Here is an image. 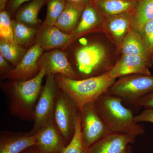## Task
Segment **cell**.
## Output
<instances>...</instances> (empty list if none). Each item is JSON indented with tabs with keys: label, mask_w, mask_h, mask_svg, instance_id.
I'll return each instance as SVG.
<instances>
[{
	"label": "cell",
	"mask_w": 153,
	"mask_h": 153,
	"mask_svg": "<svg viewBox=\"0 0 153 153\" xmlns=\"http://www.w3.org/2000/svg\"><path fill=\"white\" fill-rule=\"evenodd\" d=\"M142 39L148 59L153 64V20L146 24L141 34Z\"/></svg>",
	"instance_id": "4316f807"
},
{
	"label": "cell",
	"mask_w": 153,
	"mask_h": 153,
	"mask_svg": "<svg viewBox=\"0 0 153 153\" xmlns=\"http://www.w3.org/2000/svg\"><path fill=\"white\" fill-rule=\"evenodd\" d=\"M106 56V49L100 43H90L78 48L75 57L79 73L87 77L93 76L102 68Z\"/></svg>",
	"instance_id": "ba28073f"
},
{
	"label": "cell",
	"mask_w": 153,
	"mask_h": 153,
	"mask_svg": "<svg viewBox=\"0 0 153 153\" xmlns=\"http://www.w3.org/2000/svg\"><path fill=\"white\" fill-rule=\"evenodd\" d=\"M136 137L111 132L91 146L85 153H125L128 145L134 143Z\"/></svg>",
	"instance_id": "4fadbf2b"
},
{
	"label": "cell",
	"mask_w": 153,
	"mask_h": 153,
	"mask_svg": "<svg viewBox=\"0 0 153 153\" xmlns=\"http://www.w3.org/2000/svg\"><path fill=\"white\" fill-rule=\"evenodd\" d=\"M152 65L149 61L140 56L122 55L114 66L108 71L113 79L132 74L152 75L150 68Z\"/></svg>",
	"instance_id": "7c38bea8"
},
{
	"label": "cell",
	"mask_w": 153,
	"mask_h": 153,
	"mask_svg": "<svg viewBox=\"0 0 153 153\" xmlns=\"http://www.w3.org/2000/svg\"><path fill=\"white\" fill-rule=\"evenodd\" d=\"M153 90V75L132 74L119 77L108 92L125 101L137 105L142 98Z\"/></svg>",
	"instance_id": "277c9868"
},
{
	"label": "cell",
	"mask_w": 153,
	"mask_h": 153,
	"mask_svg": "<svg viewBox=\"0 0 153 153\" xmlns=\"http://www.w3.org/2000/svg\"><path fill=\"white\" fill-rule=\"evenodd\" d=\"M153 20V0H137L132 16L131 29L141 34L148 22Z\"/></svg>",
	"instance_id": "ffe728a7"
},
{
	"label": "cell",
	"mask_w": 153,
	"mask_h": 153,
	"mask_svg": "<svg viewBox=\"0 0 153 153\" xmlns=\"http://www.w3.org/2000/svg\"><path fill=\"white\" fill-rule=\"evenodd\" d=\"M9 0H0V11L6 8Z\"/></svg>",
	"instance_id": "836d02e7"
},
{
	"label": "cell",
	"mask_w": 153,
	"mask_h": 153,
	"mask_svg": "<svg viewBox=\"0 0 153 153\" xmlns=\"http://www.w3.org/2000/svg\"><path fill=\"white\" fill-rule=\"evenodd\" d=\"M85 151L82 144L81 137L80 113L76 120L74 136L61 153H85Z\"/></svg>",
	"instance_id": "484cf974"
},
{
	"label": "cell",
	"mask_w": 153,
	"mask_h": 153,
	"mask_svg": "<svg viewBox=\"0 0 153 153\" xmlns=\"http://www.w3.org/2000/svg\"><path fill=\"white\" fill-rule=\"evenodd\" d=\"M57 87L68 96L79 111L85 105L92 103L107 93L115 82L108 71L83 79H74L60 75H55Z\"/></svg>",
	"instance_id": "7a4b0ae2"
},
{
	"label": "cell",
	"mask_w": 153,
	"mask_h": 153,
	"mask_svg": "<svg viewBox=\"0 0 153 153\" xmlns=\"http://www.w3.org/2000/svg\"><path fill=\"white\" fill-rule=\"evenodd\" d=\"M31 0H9L6 6V10L10 14L16 13L23 4Z\"/></svg>",
	"instance_id": "f546056e"
},
{
	"label": "cell",
	"mask_w": 153,
	"mask_h": 153,
	"mask_svg": "<svg viewBox=\"0 0 153 153\" xmlns=\"http://www.w3.org/2000/svg\"><path fill=\"white\" fill-rule=\"evenodd\" d=\"M137 122H148L153 123V108H145L139 114L135 116Z\"/></svg>",
	"instance_id": "f1b7e54d"
},
{
	"label": "cell",
	"mask_w": 153,
	"mask_h": 153,
	"mask_svg": "<svg viewBox=\"0 0 153 153\" xmlns=\"http://www.w3.org/2000/svg\"><path fill=\"white\" fill-rule=\"evenodd\" d=\"M66 1L75 3L78 4L85 6L89 3L90 0H66Z\"/></svg>",
	"instance_id": "d6a6232c"
},
{
	"label": "cell",
	"mask_w": 153,
	"mask_h": 153,
	"mask_svg": "<svg viewBox=\"0 0 153 153\" xmlns=\"http://www.w3.org/2000/svg\"><path fill=\"white\" fill-rule=\"evenodd\" d=\"M118 49L122 55L141 56L149 61L144 47L141 36L131 28L129 30Z\"/></svg>",
	"instance_id": "44dd1931"
},
{
	"label": "cell",
	"mask_w": 153,
	"mask_h": 153,
	"mask_svg": "<svg viewBox=\"0 0 153 153\" xmlns=\"http://www.w3.org/2000/svg\"><path fill=\"white\" fill-rule=\"evenodd\" d=\"M12 69L10 68V66H9L7 60H6L2 55L0 54V70H1V73L2 74H5Z\"/></svg>",
	"instance_id": "1f68e13d"
},
{
	"label": "cell",
	"mask_w": 153,
	"mask_h": 153,
	"mask_svg": "<svg viewBox=\"0 0 153 153\" xmlns=\"http://www.w3.org/2000/svg\"><path fill=\"white\" fill-rule=\"evenodd\" d=\"M104 18L133 12L137 0H91Z\"/></svg>",
	"instance_id": "ac0fdd59"
},
{
	"label": "cell",
	"mask_w": 153,
	"mask_h": 153,
	"mask_svg": "<svg viewBox=\"0 0 153 153\" xmlns=\"http://www.w3.org/2000/svg\"><path fill=\"white\" fill-rule=\"evenodd\" d=\"M37 134L14 133L8 131L1 133L0 153H20L36 145Z\"/></svg>",
	"instance_id": "2e32d148"
},
{
	"label": "cell",
	"mask_w": 153,
	"mask_h": 153,
	"mask_svg": "<svg viewBox=\"0 0 153 153\" xmlns=\"http://www.w3.org/2000/svg\"><path fill=\"white\" fill-rule=\"evenodd\" d=\"M44 49L37 44L32 46L15 68L4 75V78L12 80H27L37 75L40 71L38 60Z\"/></svg>",
	"instance_id": "9c48e42d"
},
{
	"label": "cell",
	"mask_w": 153,
	"mask_h": 153,
	"mask_svg": "<svg viewBox=\"0 0 153 153\" xmlns=\"http://www.w3.org/2000/svg\"><path fill=\"white\" fill-rule=\"evenodd\" d=\"M27 52L24 47L15 41L3 39L0 40L1 55L15 66L19 64Z\"/></svg>",
	"instance_id": "603a6c76"
},
{
	"label": "cell",
	"mask_w": 153,
	"mask_h": 153,
	"mask_svg": "<svg viewBox=\"0 0 153 153\" xmlns=\"http://www.w3.org/2000/svg\"><path fill=\"white\" fill-rule=\"evenodd\" d=\"M80 113L81 137L86 150L111 132L96 110L94 102L85 105Z\"/></svg>",
	"instance_id": "52a82bcc"
},
{
	"label": "cell",
	"mask_w": 153,
	"mask_h": 153,
	"mask_svg": "<svg viewBox=\"0 0 153 153\" xmlns=\"http://www.w3.org/2000/svg\"><path fill=\"white\" fill-rule=\"evenodd\" d=\"M33 153H35V152H33Z\"/></svg>",
	"instance_id": "d590c367"
},
{
	"label": "cell",
	"mask_w": 153,
	"mask_h": 153,
	"mask_svg": "<svg viewBox=\"0 0 153 153\" xmlns=\"http://www.w3.org/2000/svg\"><path fill=\"white\" fill-rule=\"evenodd\" d=\"M58 87L55 75H47L45 85L42 88L34 112V125L29 132L34 135L54 119V111Z\"/></svg>",
	"instance_id": "5b68a950"
},
{
	"label": "cell",
	"mask_w": 153,
	"mask_h": 153,
	"mask_svg": "<svg viewBox=\"0 0 153 153\" xmlns=\"http://www.w3.org/2000/svg\"><path fill=\"white\" fill-rule=\"evenodd\" d=\"M137 105L144 108H153V90L142 98Z\"/></svg>",
	"instance_id": "4dcf8cb0"
},
{
	"label": "cell",
	"mask_w": 153,
	"mask_h": 153,
	"mask_svg": "<svg viewBox=\"0 0 153 153\" xmlns=\"http://www.w3.org/2000/svg\"><path fill=\"white\" fill-rule=\"evenodd\" d=\"M104 20V17L90 0L84 7L79 22L71 34L76 38L99 27L102 28Z\"/></svg>",
	"instance_id": "e0dca14e"
},
{
	"label": "cell",
	"mask_w": 153,
	"mask_h": 153,
	"mask_svg": "<svg viewBox=\"0 0 153 153\" xmlns=\"http://www.w3.org/2000/svg\"><path fill=\"white\" fill-rule=\"evenodd\" d=\"M133 12L104 18L102 30L118 48L131 28Z\"/></svg>",
	"instance_id": "5bb4252c"
},
{
	"label": "cell",
	"mask_w": 153,
	"mask_h": 153,
	"mask_svg": "<svg viewBox=\"0 0 153 153\" xmlns=\"http://www.w3.org/2000/svg\"><path fill=\"white\" fill-rule=\"evenodd\" d=\"M66 0H48L47 10L44 25L54 26L65 8Z\"/></svg>",
	"instance_id": "d4e9b609"
},
{
	"label": "cell",
	"mask_w": 153,
	"mask_h": 153,
	"mask_svg": "<svg viewBox=\"0 0 153 153\" xmlns=\"http://www.w3.org/2000/svg\"><path fill=\"white\" fill-rule=\"evenodd\" d=\"M79 114L80 111L74 102L59 88L55 102L54 121L67 144L74 136Z\"/></svg>",
	"instance_id": "8992f818"
},
{
	"label": "cell",
	"mask_w": 153,
	"mask_h": 153,
	"mask_svg": "<svg viewBox=\"0 0 153 153\" xmlns=\"http://www.w3.org/2000/svg\"><path fill=\"white\" fill-rule=\"evenodd\" d=\"M14 41L22 47L30 46L36 35V30L32 27L12 20Z\"/></svg>",
	"instance_id": "cb8c5ba5"
},
{
	"label": "cell",
	"mask_w": 153,
	"mask_h": 153,
	"mask_svg": "<svg viewBox=\"0 0 153 153\" xmlns=\"http://www.w3.org/2000/svg\"><path fill=\"white\" fill-rule=\"evenodd\" d=\"M74 39L72 34L63 33L56 26L44 25L37 35L36 44L44 49L63 48Z\"/></svg>",
	"instance_id": "9a60e30c"
},
{
	"label": "cell",
	"mask_w": 153,
	"mask_h": 153,
	"mask_svg": "<svg viewBox=\"0 0 153 153\" xmlns=\"http://www.w3.org/2000/svg\"><path fill=\"white\" fill-rule=\"evenodd\" d=\"M67 145L54 119L37 134L35 153H61Z\"/></svg>",
	"instance_id": "8fae6325"
},
{
	"label": "cell",
	"mask_w": 153,
	"mask_h": 153,
	"mask_svg": "<svg viewBox=\"0 0 153 153\" xmlns=\"http://www.w3.org/2000/svg\"><path fill=\"white\" fill-rule=\"evenodd\" d=\"M120 97L104 94L94 102L96 110L110 131L137 136L144 133L145 129L138 124L131 111L123 104Z\"/></svg>",
	"instance_id": "3957f363"
},
{
	"label": "cell",
	"mask_w": 153,
	"mask_h": 153,
	"mask_svg": "<svg viewBox=\"0 0 153 153\" xmlns=\"http://www.w3.org/2000/svg\"><path fill=\"white\" fill-rule=\"evenodd\" d=\"M125 153H132L131 147L130 146H128Z\"/></svg>",
	"instance_id": "e575fe53"
},
{
	"label": "cell",
	"mask_w": 153,
	"mask_h": 153,
	"mask_svg": "<svg viewBox=\"0 0 153 153\" xmlns=\"http://www.w3.org/2000/svg\"><path fill=\"white\" fill-rule=\"evenodd\" d=\"M0 37L1 39L15 41L13 35L12 20L10 14L6 9L0 12Z\"/></svg>",
	"instance_id": "83f0119b"
},
{
	"label": "cell",
	"mask_w": 153,
	"mask_h": 153,
	"mask_svg": "<svg viewBox=\"0 0 153 153\" xmlns=\"http://www.w3.org/2000/svg\"><path fill=\"white\" fill-rule=\"evenodd\" d=\"M46 75L44 68L27 80H13L5 87L9 111L22 120H34V112L42 89V83Z\"/></svg>",
	"instance_id": "6da1fadb"
},
{
	"label": "cell",
	"mask_w": 153,
	"mask_h": 153,
	"mask_svg": "<svg viewBox=\"0 0 153 153\" xmlns=\"http://www.w3.org/2000/svg\"><path fill=\"white\" fill-rule=\"evenodd\" d=\"M85 7L66 2L65 8L54 26L62 31L71 33L77 26Z\"/></svg>",
	"instance_id": "d6986e66"
},
{
	"label": "cell",
	"mask_w": 153,
	"mask_h": 153,
	"mask_svg": "<svg viewBox=\"0 0 153 153\" xmlns=\"http://www.w3.org/2000/svg\"><path fill=\"white\" fill-rule=\"evenodd\" d=\"M40 70L44 68L46 75L60 74L71 79H79L66 55L58 49L44 53L38 60Z\"/></svg>",
	"instance_id": "30bf717a"
},
{
	"label": "cell",
	"mask_w": 153,
	"mask_h": 153,
	"mask_svg": "<svg viewBox=\"0 0 153 153\" xmlns=\"http://www.w3.org/2000/svg\"><path fill=\"white\" fill-rule=\"evenodd\" d=\"M48 0H31L16 12V20L32 27L39 23L38 15Z\"/></svg>",
	"instance_id": "7402d4cb"
}]
</instances>
